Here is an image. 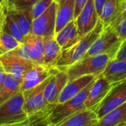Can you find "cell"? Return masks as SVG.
<instances>
[{"instance_id":"34","label":"cell","mask_w":126,"mask_h":126,"mask_svg":"<svg viewBox=\"0 0 126 126\" xmlns=\"http://www.w3.org/2000/svg\"><path fill=\"white\" fill-rule=\"evenodd\" d=\"M5 76H6V73L5 71L0 72V92H1V90H2V88L3 85V82H4Z\"/></svg>"},{"instance_id":"32","label":"cell","mask_w":126,"mask_h":126,"mask_svg":"<svg viewBox=\"0 0 126 126\" xmlns=\"http://www.w3.org/2000/svg\"><path fill=\"white\" fill-rule=\"evenodd\" d=\"M88 0H75V11H74V19L81 13Z\"/></svg>"},{"instance_id":"33","label":"cell","mask_w":126,"mask_h":126,"mask_svg":"<svg viewBox=\"0 0 126 126\" xmlns=\"http://www.w3.org/2000/svg\"><path fill=\"white\" fill-rule=\"evenodd\" d=\"M108 1V0H94V3H95V6H96V11L99 14V16L101 14L102 9L105 5V3Z\"/></svg>"},{"instance_id":"15","label":"cell","mask_w":126,"mask_h":126,"mask_svg":"<svg viewBox=\"0 0 126 126\" xmlns=\"http://www.w3.org/2000/svg\"><path fill=\"white\" fill-rule=\"evenodd\" d=\"M56 33H57L64 28L68 23L74 20L75 0H56Z\"/></svg>"},{"instance_id":"39","label":"cell","mask_w":126,"mask_h":126,"mask_svg":"<svg viewBox=\"0 0 126 126\" xmlns=\"http://www.w3.org/2000/svg\"><path fill=\"white\" fill-rule=\"evenodd\" d=\"M121 126H126V124H124V125H122Z\"/></svg>"},{"instance_id":"38","label":"cell","mask_w":126,"mask_h":126,"mask_svg":"<svg viewBox=\"0 0 126 126\" xmlns=\"http://www.w3.org/2000/svg\"><path fill=\"white\" fill-rule=\"evenodd\" d=\"M11 1H12V0H8V3H9Z\"/></svg>"},{"instance_id":"26","label":"cell","mask_w":126,"mask_h":126,"mask_svg":"<svg viewBox=\"0 0 126 126\" xmlns=\"http://www.w3.org/2000/svg\"><path fill=\"white\" fill-rule=\"evenodd\" d=\"M21 44L11 34L2 30L0 31V57L16 49Z\"/></svg>"},{"instance_id":"35","label":"cell","mask_w":126,"mask_h":126,"mask_svg":"<svg viewBox=\"0 0 126 126\" xmlns=\"http://www.w3.org/2000/svg\"><path fill=\"white\" fill-rule=\"evenodd\" d=\"M0 7L8 9V0H0Z\"/></svg>"},{"instance_id":"8","label":"cell","mask_w":126,"mask_h":126,"mask_svg":"<svg viewBox=\"0 0 126 126\" xmlns=\"http://www.w3.org/2000/svg\"><path fill=\"white\" fill-rule=\"evenodd\" d=\"M0 62L4 68L5 72L11 74L20 82H22L26 73L36 65V63L31 60L25 59L13 51L0 57Z\"/></svg>"},{"instance_id":"5","label":"cell","mask_w":126,"mask_h":126,"mask_svg":"<svg viewBox=\"0 0 126 126\" xmlns=\"http://www.w3.org/2000/svg\"><path fill=\"white\" fill-rule=\"evenodd\" d=\"M50 77L39 85L23 91L25 98L24 110L28 116L50 110L53 107L54 105H50L48 103L44 94L45 88L48 83Z\"/></svg>"},{"instance_id":"22","label":"cell","mask_w":126,"mask_h":126,"mask_svg":"<svg viewBox=\"0 0 126 126\" xmlns=\"http://www.w3.org/2000/svg\"><path fill=\"white\" fill-rule=\"evenodd\" d=\"M62 48L57 43L54 36L45 40L44 56H43V65L47 67H53L55 62L58 59ZM54 68V67H53Z\"/></svg>"},{"instance_id":"14","label":"cell","mask_w":126,"mask_h":126,"mask_svg":"<svg viewBox=\"0 0 126 126\" xmlns=\"http://www.w3.org/2000/svg\"><path fill=\"white\" fill-rule=\"evenodd\" d=\"M113 86L102 75L96 77L85 103L86 108L94 109L106 96Z\"/></svg>"},{"instance_id":"9","label":"cell","mask_w":126,"mask_h":126,"mask_svg":"<svg viewBox=\"0 0 126 126\" xmlns=\"http://www.w3.org/2000/svg\"><path fill=\"white\" fill-rule=\"evenodd\" d=\"M46 39L30 34L26 41L13 52L25 59L31 60L36 64L43 65L44 50Z\"/></svg>"},{"instance_id":"41","label":"cell","mask_w":126,"mask_h":126,"mask_svg":"<svg viewBox=\"0 0 126 126\" xmlns=\"http://www.w3.org/2000/svg\"><path fill=\"white\" fill-rule=\"evenodd\" d=\"M123 1H124V2H125V3H126V0H123Z\"/></svg>"},{"instance_id":"28","label":"cell","mask_w":126,"mask_h":126,"mask_svg":"<svg viewBox=\"0 0 126 126\" xmlns=\"http://www.w3.org/2000/svg\"><path fill=\"white\" fill-rule=\"evenodd\" d=\"M51 110L29 116L28 122L22 126H50L48 116Z\"/></svg>"},{"instance_id":"16","label":"cell","mask_w":126,"mask_h":126,"mask_svg":"<svg viewBox=\"0 0 126 126\" xmlns=\"http://www.w3.org/2000/svg\"><path fill=\"white\" fill-rule=\"evenodd\" d=\"M96 77L94 75H85L79 78L69 81L61 92L58 103L65 102L81 92L85 87L92 82Z\"/></svg>"},{"instance_id":"24","label":"cell","mask_w":126,"mask_h":126,"mask_svg":"<svg viewBox=\"0 0 126 126\" xmlns=\"http://www.w3.org/2000/svg\"><path fill=\"white\" fill-rule=\"evenodd\" d=\"M21 91V82L11 74H6L3 85L0 92V105Z\"/></svg>"},{"instance_id":"20","label":"cell","mask_w":126,"mask_h":126,"mask_svg":"<svg viewBox=\"0 0 126 126\" xmlns=\"http://www.w3.org/2000/svg\"><path fill=\"white\" fill-rule=\"evenodd\" d=\"M125 8L126 3L123 0H108L102 9L99 19L104 26L110 25Z\"/></svg>"},{"instance_id":"25","label":"cell","mask_w":126,"mask_h":126,"mask_svg":"<svg viewBox=\"0 0 126 126\" xmlns=\"http://www.w3.org/2000/svg\"><path fill=\"white\" fill-rule=\"evenodd\" d=\"M3 30L5 32L8 33L9 34H11L13 37L17 39L19 42L21 43L25 42L27 36H25V34L23 33L17 22L9 14H8L5 17L4 25H3Z\"/></svg>"},{"instance_id":"12","label":"cell","mask_w":126,"mask_h":126,"mask_svg":"<svg viewBox=\"0 0 126 126\" xmlns=\"http://www.w3.org/2000/svg\"><path fill=\"white\" fill-rule=\"evenodd\" d=\"M59 69L52 67H47L45 65L36 64L31 69H30L21 82V91H25L32 88L45 79H47L52 74H55Z\"/></svg>"},{"instance_id":"17","label":"cell","mask_w":126,"mask_h":126,"mask_svg":"<svg viewBox=\"0 0 126 126\" xmlns=\"http://www.w3.org/2000/svg\"><path fill=\"white\" fill-rule=\"evenodd\" d=\"M54 38L62 50L76 44L82 37H80L79 34L75 21L73 20L68 23L59 32L56 33Z\"/></svg>"},{"instance_id":"23","label":"cell","mask_w":126,"mask_h":126,"mask_svg":"<svg viewBox=\"0 0 126 126\" xmlns=\"http://www.w3.org/2000/svg\"><path fill=\"white\" fill-rule=\"evenodd\" d=\"M8 14H11L17 22L25 36H28L31 33L32 24L33 21L31 8L22 11H8Z\"/></svg>"},{"instance_id":"31","label":"cell","mask_w":126,"mask_h":126,"mask_svg":"<svg viewBox=\"0 0 126 126\" xmlns=\"http://www.w3.org/2000/svg\"><path fill=\"white\" fill-rule=\"evenodd\" d=\"M112 59L126 60V40H123L120 42L119 46Z\"/></svg>"},{"instance_id":"3","label":"cell","mask_w":126,"mask_h":126,"mask_svg":"<svg viewBox=\"0 0 126 126\" xmlns=\"http://www.w3.org/2000/svg\"><path fill=\"white\" fill-rule=\"evenodd\" d=\"M95 79L87 87H85L81 92H79L77 95L74 96L71 99L67 100L65 102L57 103L53 105L48 116L50 126L56 125L68 117L82 110L87 109L85 108V103Z\"/></svg>"},{"instance_id":"4","label":"cell","mask_w":126,"mask_h":126,"mask_svg":"<svg viewBox=\"0 0 126 126\" xmlns=\"http://www.w3.org/2000/svg\"><path fill=\"white\" fill-rule=\"evenodd\" d=\"M25 98L22 91L0 105V125H14L24 122L29 118L24 110Z\"/></svg>"},{"instance_id":"6","label":"cell","mask_w":126,"mask_h":126,"mask_svg":"<svg viewBox=\"0 0 126 126\" xmlns=\"http://www.w3.org/2000/svg\"><path fill=\"white\" fill-rule=\"evenodd\" d=\"M56 23V2L40 16L34 19L32 24L31 34L44 39H50L54 36Z\"/></svg>"},{"instance_id":"13","label":"cell","mask_w":126,"mask_h":126,"mask_svg":"<svg viewBox=\"0 0 126 126\" xmlns=\"http://www.w3.org/2000/svg\"><path fill=\"white\" fill-rule=\"evenodd\" d=\"M68 82V74L64 70H58L50 77L44 91L45 97L48 103L50 105L58 103L59 95Z\"/></svg>"},{"instance_id":"1","label":"cell","mask_w":126,"mask_h":126,"mask_svg":"<svg viewBox=\"0 0 126 126\" xmlns=\"http://www.w3.org/2000/svg\"><path fill=\"white\" fill-rule=\"evenodd\" d=\"M103 28V23L100 19H99L97 25L94 30L82 36L71 47L62 50L53 67L59 70H64L65 68L75 64L78 61L82 59L92 44L99 36Z\"/></svg>"},{"instance_id":"36","label":"cell","mask_w":126,"mask_h":126,"mask_svg":"<svg viewBox=\"0 0 126 126\" xmlns=\"http://www.w3.org/2000/svg\"><path fill=\"white\" fill-rule=\"evenodd\" d=\"M28 119H29V118H28ZM28 120L25 121V122H24L19 123V124H14V125H0V126H22V125H24L28 122Z\"/></svg>"},{"instance_id":"18","label":"cell","mask_w":126,"mask_h":126,"mask_svg":"<svg viewBox=\"0 0 126 126\" xmlns=\"http://www.w3.org/2000/svg\"><path fill=\"white\" fill-rule=\"evenodd\" d=\"M98 120L94 109L82 110L53 126H92Z\"/></svg>"},{"instance_id":"2","label":"cell","mask_w":126,"mask_h":126,"mask_svg":"<svg viewBox=\"0 0 126 126\" xmlns=\"http://www.w3.org/2000/svg\"><path fill=\"white\" fill-rule=\"evenodd\" d=\"M119 46V45L108 52L84 58L65 68L64 71L67 72L69 81L85 75H94L95 77L101 75L108 62L113 59Z\"/></svg>"},{"instance_id":"21","label":"cell","mask_w":126,"mask_h":126,"mask_svg":"<svg viewBox=\"0 0 126 126\" xmlns=\"http://www.w3.org/2000/svg\"><path fill=\"white\" fill-rule=\"evenodd\" d=\"M120 124H126V102L98 119L92 126H116Z\"/></svg>"},{"instance_id":"40","label":"cell","mask_w":126,"mask_h":126,"mask_svg":"<svg viewBox=\"0 0 126 126\" xmlns=\"http://www.w3.org/2000/svg\"><path fill=\"white\" fill-rule=\"evenodd\" d=\"M122 125H124V124H120V125H116V126H121Z\"/></svg>"},{"instance_id":"29","label":"cell","mask_w":126,"mask_h":126,"mask_svg":"<svg viewBox=\"0 0 126 126\" xmlns=\"http://www.w3.org/2000/svg\"><path fill=\"white\" fill-rule=\"evenodd\" d=\"M39 0H12L8 3V12L31 9Z\"/></svg>"},{"instance_id":"37","label":"cell","mask_w":126,"mask_h":126,"mask_svg":"<svg viewBox=\"0 0 126 126\" xmlns=\"http://www.w3.org/2000/svg\"><path fill=\"white\" fill-rule=\"evenodd\" d=\"M1 71H4V68H3V66L2 65L1 62H0V72H1Z\"/></svg>"},{"instance_id":"27","label":"cell","mask_w":126,"mask_h":126,"mask_svg":"<svg viewBox=\"0 0 126 126\" xmlns=\"http://www.w3.org/2000/svg\"><path fill=\"white\" fill-rule=\"evenodd\" d=\"M110 25L122 41L126 40V8Z\"/></svg>"},{"instance_id":"11","label":"cell","mask_w":126,"mask_h":126,"mask_svg":"<svg viewBox=\"0 0 126 126\" xmlns=\"http://www.w3.org/2000/svg\"><path fill=\"white\" fill-rule=\"evenodd\" d=\"M99 19V16L96 11L94 0H88L87 4L74 19L79 34L82 37L95 28Z\"/></svg>"},{"instance_id":"10","label":"cell","mask_w":126,"mask_h":126,"mask_svg":"<svg viewBox=\"0 0 126 126\" xmlns=\"http://www.w3.org/2000/svg\"><path fill=\"white\" fill-rule=\"evenodd\" d=\"M121 42L122 40L111 25L104 26L99 36L92 44L84 58L108 52L119 45Z\"/></svg>"},{"instance_id":"7","label":"cell","mask_w":126,"mask_h":126,"mask_svg":"<svg viewBox=\"0 0 126 126\" xmlns=\"http://www.w3.org/2000/svg\"><path fill=\"white\" fill-rule=\"evenodd\" d=\"M126 102V79L113 85L103 100L94 109L97 119Z\"/></svg>"},{"instance_id":"19","label":"cell","mask_w":126,"mask_h":126,"mask_svg":"<svg viewBox=\"0 0 126 126\" xmlns=\"http://www.w3.org/2000/svg\"><path fill=\"white\" fill-rule=\"evenodd\" d=\"M108 82L115 85L126 79V60L111 59L102 74Z\"/></svg>"},{"instance_id":"30","label":"cell","mask_w":126,"mask_h":126,"mask_svg":"<svg viewBox=\"0 0 126 126\" xmlns=\"http://www.w3.org/2000/svg\"><path fill=\"white\" fill-rule=\"evenodd\" d=\"M54 1L55 0H39L31 8L33 19L43 14Z\"/></svg>"}]
</instances>
